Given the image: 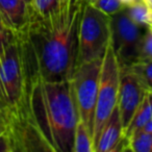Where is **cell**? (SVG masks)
<instances>
[{
	"label": "cell",
	"instance_id": "obj_7",
	"mask_svg": "<svg viewBox=\"0 0 152 152\" xmlns=\"http://www.w3.org/2000/svg\"><path fill=\"white\" fill-rule=\"evenodd\" d=\"M146 28L133 22L125 9L110 16V44L120 71L128 70L139 61L140 45Z\"/></svg>",
	"mask_w": 152,
	"mask_h": 152
},
{
	"label": "cell",
	"instance_id": "obj_14",
	"mask_svg": "<svg viewBox=\"0 0 152 152\" xmlns=\"http://www.w3.org/2000/svg\"><path fill=\"white\" fill-rule=\"evenodd\" d=\"M128 150L133 152H152V133L137 130L126 139Z\"/></svg>",
	"mask_w": 152,
	"mask_h": 152
},
{
	"label": "cell",
	"instance_id": "obj_24",
	"mask_svg": "<svg viewBox=\"0 0 152 152\" xmlns=\"http://www.w3.org/2000/svg\"><path fill=\"white\" fill-rule=\"evenodd\" d=\"M80 1H83V3H92L94 0H80Z\"/></svg>",
	"mask_w": 152,
	"mask_h": 152
},
{
	"label": "cell",
	"instance_id": "obj_19",
	"mask_svg": "<svg viewBox=\"0 0 152 152\" xmlns=\"http://www.w3.org/2000/svg\"><path fill=\"white\" fill-rule=\"evenodd\" d=\"M140 130H144V131H147V132H151L152 133V119L145 125V126L143 127V128L140 129Z\"/></svg>",
	"mask_w": 152,
	"mask_h": 152
},
{
	"label": "cell",
	"instance_id": "obj_18",
	"mask_svg": "<svg viewBox=\"0 0 152 152\" xmlns=\"http://www.w3.org/2000/svg\"><path fill=\"white\" fill-rule=\"evenodd\" d=\"M140 59H152V29L147 27L143 34L140 45Z\"/></svg>",
	"mask_w": 152,
	"mask_h": 152
},
{
	"label": "cell",
	"instance_id": "obj_11",
	"mask_svg": "<svg viewBox=\"0 0 152 152\" xmlns=\"http://www.w3.org/2000/svg\"><path fill=\"white\" fill-rule=\"evenodd\" d=\"M152 119V90H147L141 104L137 108L130 123L124 132V139H128L135 131L142 129Z\"/></svg>",
	"mask_w": 152,
	"mask_h": 152
},
{
	"label": "cell",
	"instance_id": "obj_4",
	"mask_svg": "<svg viewBox=\"0 0 152 152\" xmlns=\"http://www.w3.org/2000/svg\"><path fill=\"white\" fill-rule=\"evenodd\" d=\"M110 36V16L86 3L79 25L78 65L103 58Z\"/></svg>",
	"mask_w": 152,
	"mask_h": 152
},
{
	"label": "cell",
	"instance_id": "obj_22",
	"mask_svg": "<svg viewBox=\"0 0 152 152\" xmlns=\"http://www.w3.org/2000/svg\"><path fill=\"white\" fill-rule=\"evenodd\" d=\"M146 3L148 4V7H150L152 9V0H144Z\"/></svg>",
	"mask_w": 152,
	"mask_h": 152
},
{
	"label": "cell",
	"instance_id": "obj_10",
	"mask_svg": "<svg viewBox=\"0 0 152 152\" xmlns=\"http://www.w3.org/2000/svg\"><path fill=\"white\" fill-rule=\"evenodd\" d=\"M0 15L7 28L20 30L29 16V3L25 0H0Z\"/></svg>",
	"mask_w": 152,
	"mask_h": 152
},
{
	"label": "cell",
	"instance_id": "obj_1",
	"mask_svg": "<svg viewBox=\"0 0 152 152\" xmlns=\"http://www.w3.org/2000/svg\"><path fill=\"white\" fill-rule=\"evenodd\" d=\"M83 3H61L48 16L34 13L21 28L30 45L41 79L48 83L71 80L78 66V34Z\"/></svg>",
	"mask_w": 152,
	"mask_h": 152
},
{
	"label": "cell",
	"instance_id": "obj_23",
	"mask_svg": "<svg viewBox=\"0 0 152 152\" xmlns=\"http://www.w3.org/2000/svg\"><path fill=\"white\" fill-rule=\"evenodd\" d=\"M3 130H4V125L2 124V123L0 122V134L3 132Z\"/></svg>",
	"mask_w": 152,
	"mask_h": 152
},
{
	"label": "cell",
	"instance_id": "obj_8",
	"mask_svg": "<svg viewBox=\"0 0 152 152\" xmlns=\"http://www.w3.org/2000/svg\"><path fill=\"white\" fill-rule=\"evenodd\" d=\"M147 90L148 89L143 85V83L134 73L129 70L120 71L117 106L120 113L124 132L130 123L137 108L141 104Z\"/></svg>",
	"mask_w": 152,
	"mask_h": 152
},
{
	"label": "cell",
	"instance_id": "obj_25",
	"mask_svg": "<svg viewBox=\"0 0 152 152\" xmlns=\"http://www.w3.org/2000/svg\"><path fill=\"white\" fill-rule=\"evenodd\" d=\"M0 122L3 124V118H2V112H1V110H0ZM4 125V124H3Z\"/></svg>",
	"mask_w": 152,
	"mask_h": 152
},
{
	"label": "cell",
	"instance_id": "obj_12",
	"mask_svg": "<svg viewBox=\"0 0 152 152\" xmlns=\"http://www.w3.org/2000/svg\"><path fill=\"white\" fill-rule=\"evenodd\" d=\"M125 11L130 19L139 25L146 27H150L152 25V9L148 7L145 1L128 5L125 7Z\"/></svg>",
	"mask_w": 152,
	"mask_h": 152
},
{
	"label": "cell",
	"instance_id": "obj_6",
	"mask_svg": "<svg viewBox=\"0 0 152 152\" xmlns=\"http://www.w3.org/2000/svg\"><path fill=\"white\" fill-rule=\"evenodd\" d=\"M102 59L78 65L71 79L79 118L92 134V139Z\"/></svg>",
	"mask_w": 152,
	"mask_h": 152
},
{
	"label": "cell",
	"instance_id": "obj_13",
	"mask_svg": "<svg viewBox=\"0 0 152 152\" xmlns=\"http://www.w3.org/2000/svg\"><path fill=\"white\" fill-rule=\"evenodd\" d=\"M73 152H94L92 134L80 120L75 129Z\"/></svg>",
	"mask_w": 152,
	"mask_h": 152
},
{
	"label": "cell",
	"instance_id": "obj_3",
	"mask_svg": "<svg viewBox=\"0 0 152 152\" xmlns=\"http://www.w3.org/2000/svg\"><path fill=\"white\" fill-rule=\"evenodd\" d=\"M24 67L18 31H0V110L15 105L25 91Z\"/></svg>",
	"mask_w": 152,
	"mask_h": 152
},
{
	"label": "cell",
	"instance_id": "obj_15",
	"mask_svg": "<svg viewBox=\"0 0 152 152\" xmlns=\"http://www.w3.org/2000/svg\"><path fill=\"white\" fill-rule=\"evenodd\" d=\"M128 70L139 77L148 90H152V59H140Z\"/></svg>",
	"mask_w": 152,
	"mask_h": 152
},
{
	"label": "cell",
	"instance_id": "obj_20",
	"mask_svg": "<svg viewBox=\"0 0 152 152\" xmlns=\"http://www.w3.org/2000/svg\"><path fill=\"white\" fill-rule=\"evenodd\" d=\"M140 1H144V0H121V2H122L123 4L126 5V7H128V5L133 4V3L140 2Z\"/></svg>",
	"mask_w": 152,
	"mask_h": 152
},
{
	"label": "cell",
	"instance_id": "obj_2",
	"mask_svg": "<svg viewBox=\"0 0 152 152\" xmlns=\"http://www.w3.org/2000/svg\"><path fill=\"white\" fill-rule=\"evenodd\" d=\"M29 104L51 151L73 152L74 134L80 118L72 81L48 83L37 76L30 89Z\"/></svg>",
	"mask_w": 152,
	"mask_h": 152
},
{
	"label": "cell",
	"instance_id": "obj_27",
	"mask_svg": "<svg viewBox=\"0 0 152 152\" xmlns=\"http://www.w3.org/2000/svg\"><path fill=\"white\" fill-rule=\"evenodd\" d=\"M26 2H28V3H30V0H25Z\"/></svg>",
	"mask_w": 152,
	"mask_h": 152
},
{
	"label": "cell",
	"instance_id": "obj_17",
	"mask_svg": "<svg viewBox=\"0 0 152 152\" xmlns=\"http://www.w3.org/2000/svg\"><path fill=\"white\" fill-rule=\"evenodd\" d=\"M90 4L94 5L96 9L108 16L115 15L126 7V5L121 2V0H94Z\"/></svg>",
	"mask_w": 152,
	"mask_h": 152
},
{
	"label": "cell",
	"instance_id": "obj_16",
	"mask_svg": "<svg viewBox=\"0 0 152 152\" xmlns=\"http://www.w3.org/2000/svg\"><path fill=\"white\" fill-rule=\"evenodd\" d=\"M59 4V0H30L29 7L39 15L48 16L56 11Z\"/></svg>",
	"mask_w": 152,
	"mask_h": 152
},
{
	"label": "cell",
	"instance_id": "obj_5",
	"mask_svg": "<svg viewBox=\"0 0 152 152\" xmlns=\"http://www.w3.org/2000/svg\"><path fill=\"white\" fill-rule=\"evenodd\" d=\"M119 83H120V68L113 50L112 44L110 42L102 59L101 71H100L93 130L94 152L100 133L110 119L114 108L117 106Z\"/></svg>",
	"mask_w": 152,
	"mask_h": 152
},
{
	"label": "cell",
	"instance_id": "obj_28",
	"mask_svg": "<svg viewBox=\"0 0 152 152\" xmlns=\"http://www.w3.org/2000/svg\"><path fill=\"white\" fill-rule=\"evenodd\" d=\"M150 28H151V29H152V25H151V26H150Z\"/></svg>",
	"mask_w": 152,
	"mask_h": 152
},
{
	"label": "cell",
	"instance_id": "obj_21",
	"mask_svg": "<svg viewBox=\"0 0 152 152\" xmlns=\"http://www.w3.org/2000/svg\"><path fill=\"white\" fill-rule=\"evenodd\" d=\"M5 26L3 24V21H2V18H1V15H0V31H2L3 29H5Z\"/></svg>",
	"mask_w": 152,
	"mask_h": 152
},
{
	"label": "cell",
	"instance_id": "obj_9",
	"mask_svg": "<svg viewBox=\"0 0 152 152\" xmlns=\"http://www.w3.org/2000/svg\"><path fill=\"white\" fill-rule=\"evenodd\" d=\"M127 150L128 144L126 139H124V129L120 113L118 106H116L100 133L95 146V152H118Z\"/></svg>",
	"mask_w": 152,
	"mask_h": 152
},
{
	"label": "cell",
	"instance_id": "obj_26",
	"mask_svg": "<svg viewBox=\"0 0 152 152\" xmlns=\"http://www.w3.org/2000/svg\"><path fill=\"white\" fill-rule=\"evenodd\" d=\"M71 0H59V3H65V2H69Z\"/></svg>",
	"mask_w": 152,
	"mask_h": 152
}]
</instances>
